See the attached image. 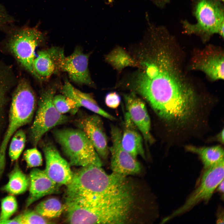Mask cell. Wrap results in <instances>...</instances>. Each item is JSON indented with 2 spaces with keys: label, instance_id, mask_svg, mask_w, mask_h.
<instances>
[{
  "label": "cell",
  "instance_id": "7a4b0ae2",
  "mask_svg": "<svg viewBox=\"0 0 224 224\" xmlns=\"http://www.w3.org/2000/svg\"><path fill=\"white\" fill-rule=\"evenodd\" d=\"M101 167H82L73 173L71 181L66 185L64 196L111 200L130 194L133 188L126 176L113 172L108 174Z\"/></svg>",
  "mask_w": 224,
  "mask_h": 224
},
{
  "label": "cell",
  "instance_id": "30bf717a",
  "mask_svg": "<svg viewBox=\"0 0 224 224\" xmlns=\"http://www.w3.org/2000/svg\"><path fill=\"white\" fill-rule=\"evenodd\" d=\"M110 134L112 145L109 150L111 155L110 168L112 172L125 176L139 174L141 170V165L137 159L123 148L120 130L112 125Z\"/></svg>",
  "mask_w": 224,
  "mask_h": 224
},
{
  "label": "cell",
  "instance_id": "d6986e66",
  "mask_svg": "<svg viewBox=\"0 0 224 224\" xmlns=\"http://www.w3.org/2000/svg\"><path fill=\"white\" fill-rule=\"evenodd\" d=\"M63 95L73 100L80 107H83L101 116L111 120L116 118L102 109L89 94L75 88L66 80L61 89Z\"/></svg>",
  "mask_w": 224,
  "mask_h": 224
},
{
  "label": "cell",
  "instance_id": "f1b7e54d",
  "mask_svg": "<svg viewBox=\"0 0 224 224\" xmlns=\"http://www.w3.org/2000/svg\"><path fill=\"white\" fill-rule=\"evenodd\" d=\"M121 98L117 92H110L108 93L105 98V103L107 106L113 109L118 108L120 103Z\"/></svg>",
  "mask_w": 224,
  "mask_h": 224
},
{
  "label": "cell",
  "instance_id": "e0dca14e",
  "mask_svg": "<svg viewBox=\"0 0 224 224\" xmlns=\"http://www.w3.org/2000/svg\"><path fill=\"white\" fill-rule=\"evenodd\" d=\"M123 127L121 137V144L123 149L135 158L140 156L145 159L143 137L127 112L124 117Z\"/></svg>",
  "mask_w": 224,
  "mask_h": 224
},
{
  "label": "cell",
  "instance_id": "ffe728a7",
  "mask_svg": "<svg viewBox=\"0 0 224 224\" xmlns=\"http://www.w3.org/2000/svg\"><path fill=\"white\" fill-rule=\"evenodd\" d=\"M186 149L198 154L206 169L224 160V150L220 146L200 147L189 146Z\"/></svg>",
  "mask_w": 224,
  "mask_h": 224
},
{
  "label": "cell",
  "instance_id": "8fae6325",
  "mask_svg": "<svg viewBox=\"0 0 224 224\" xmlns=\"http://www.w3.org/2000/svg\"><path fill=\"white\" fill-rule=\"evenodd\" d=\"M88 56L80 47L76 48L73 53L66 57L61 49L58 61L59 71L67 72L70 79L80 84L93 86L88 68Z\"/></svg>",
  "mask_w": 224,
  "mask_h": 224
},
{
  "label": "cell",
  "instance_id": "44dd1931",
  "mask_svg": "<svg viewBox=\"0 0 224 224\" xmlns=\"http://www.w3.org/2000/svg\"><path fill=\"white\" fill-rule=\"evenodd\" d=\"M9 177L8 183L2 189L11 194H21L27 190L30 185V178L22 171L18 164H16Z\"/></svg>",
  "mask_w": 224,
  "mask_h": 224
},
{
  "label": "cell",
  "instance_id": "2e32d148",
  "mask_svg": "<svg viewBox=\"0 0 224 224\" xmlns=\"http://www.w3.org/2000/svg\"><path fill=\"white\" fill-rule=\"evenodd\" d=\"M30 180L29 194L26 203V208L44 196L59 192L60 185L51 180L44 170L37 168L32 170Z\"/></svg>",
  "mask_w": 224,
  "mask_h": 224
},
{
  "label": "cell",
  "instance_id": "484cf974",
  "mask_svg": "<svg viewBox=\"0 0 224 224\" xmlns=\"http://www.w3.org/2000/svg\"><path fill=\"white\" fill-rule=\"evenodd\" d=\"M53 103L57 111L63 114L68 112L74 114L80 107L73 100L64 95H55Z\"/></svg>",
  "mask_w": 224,
  "mask_h": 224
},
{
  "label": "cell",
  "instance_id": "d6a6232c",
  "mask_svg": "<svg viewBox=\"0 0 224 224\" xmlns=\"http://www.w3.org/2000/svg\"><path fill=\"white\" fill-rule=\"evenodd\" d=\"M218 191L223 195L224 193V180L218 185L217 187Z\"/></svg>",
  "mask_w": 224,
  "mask_h": 224
},
{
  "label": "cell",
  "instance_id": "836d02e7",
  "mask_svg": "<svg viewBox=\"0 0 224 224\" xmlns=\"http://www.w3.org/2000/svg\"><path fill=\"white\" fill-rule=\"evenodd\" d=\"M222 0V1H223V0Z\"/></svg>",
  "mask_w": 224,
  "mask_h": 224
},
{
  "label": "cell",
  "instance_id": "6da1fadb",
  "mask_svg": "<svg viewBox=\"0 0 224 224\" xmlns=\"http://www.w3.org/2000/svg\"><path fill=\"white\" fill-rule=\"evenodd\" d=\"M166 46L155 49L140 61L134 90L167 122L182 123L194 113L197 99Z\"/></svg>",
  "mask_w": 224,
  "mask_h": 224
},
{
  "label": "cell",
  "instance_id": "7c38bea8",
  "mask_svg": "<svg viewBox=\"0 0 224 224\" xmlns=\"http://www.w3.org/2000/svg\"><path fill=\"white\" fill-rule=\"evenodd\" d=\"M46 161L44 170L48 177L59 185H67L73 174L70 165L63 158L54 145L49 142L42 144Z\"/></svg>",
  "mask_w": 224,
  "mask_h": 224
},
{
  "label": "cell",
  "instance_id": "5b68a950",
  "mask_svg": "<svg viewBox=\"0 0 224 224\" xmlns=\"http://www.w3.org/2000/svg\"><path fill=\"white\" fill-rule=\"evenodd\" d=\"M56 140L68 158L70 165L100 166L102 163L93 145L80 129L64 128L53 132Z\"/></svg>",
  "mask_w": 224,
  "mask_h": 224
},
{
  "label": "cell",
  "instance_id": "ac0fdd59",
  "mask_svg": "<svg viewBox=\"0 0 224 224\" xmlns=\"http://www.w3.org/2000/svg\"><path fill=\"white\" fill-rule=\"evenodd\" d=\"M61 49L54 47L38 52L37 57L34 58L32 64L36 78L46 80L59 71L58 61Z\"/></svg>",
  "mask_w": 224,
  "mask_h": 224
},
{
  "label": "cell",
  "instance_id": "4fadbf2b",
  "mask_svg": "<svg viewBox=\"0 0 224 224\" xmlns=\"http://www.w3.org/2000/svg\"><path fill=\"white\" fill-rule=\"evenodd\" d=\"M77 125L91 142L99 156L106 159L109 147L103 123L99 115L95 114L82 117L77 120Z\"/></svg>",
  "mask_w": 224,
  "mask_h": 224
},
{
  "label": "cell",
  "instance_id": "603a6c76",
  "mask_svg": "<svg viewBox=\"0 0 224 224\" xmlns=\"http://www.w3.org/2000/svg\"><path fill=\"white\" fill-rule=\"evenodd\" d=\"M52 222L35 211L28 210L12 219L0 222V224H49Z\"/></svg>",
  "mask_w": 224,
  "mask_h": 224
},
{
  "label": "cell",
  "instance_id": "3957f363",
  "mask_svg": "<svg viewBox=\"0 0 224 224\" xmlns=\"http://www.w3.org/2000/svg\"><path fill=\"white\" fill-rule=\"evenodd\" d=\"M66 222L72 224H122L126 212L99 201L78 196H65Z\"/></svg>",
  "mask_w": 224,
  "mask_h": 224
},
{
  "label": "cell",
  "instance_id": "1f68e13d",
  "mask_svg": "<svg viewBox=\"0 0 224 224\" xmlns=\"http://www.w3.org/2000/svg\"><path fill=\"white\" fill-rule=\"evenodd\" d=\"M217 139L219 142L223 143L224 142V130L223 129L218 134Z\"/></svg>",
  "mask_w": 224,
  "mask_h": 224
},
{
  "label": "cell",
  "instance_id": "4316f807",
  "mask_svg": "<svg viewBox=\"0 0 224 224\" xmlns=\"http://www.w3.org/2000/svg\"><path fill=\"white\" fill-rule=\"evenodd\" d=\"M18 207L17 201L12 195L8 196L1 201L0 222L8 220L16 211Z\"/></svg>",
  "mask_w": 224,
  "mask_h": 224
},
{
  "label": "cell",
  "instance_id": "52a82bcc",
  "mask_svg": "<svg viewBox=\"0 0 224 224\" xmlns=\"http://www.w3.org/2000/svg\"><path fill=\"white\" fill-rule=\"evenodd\" d=\"M43 39L42 33L37 29L24 27L15 32L8 43L10 51L17 61L35 77L32 65L35 51Z\"/></svg>",
  "mask_w": 224,
  "mask_h": 224
},
{
  "label": "cell",
  "instance_id": "f546056e",
  "mask_svg": "<svg viewBox=\"0 0 224 224\" xmlns=\"http://www.w3.org/2000/svg\"><path fill=\"white\" fill-rule=\"evenodd\" d=\"M5 105L4 102L0 98V134L5 122Z\"/></svg>",
  "mask_w": 224,
  "mask_h": 224
},
{
  "label": "cell",
  "instance_id": "cb8c5ba5",
  "mask_svg": "<svg viewBox=\"0 0 224 224\" xmlns=\"http://www.w3.org/2000/svg\"><path fill=\"white\" fill-rule=\"evenodd\" d=\"M107 60L118 70H120L126 66L138 65L124 50L119 48L115 49L107 58Z\"/></svg>",
  "mask_w": 224,
  "mask_h": 224
},
{
  "label": "cell",
  "instance_id": "d4e9b609",
  "mask_svg": "<svg viewBox=\"0 0 224 224\" xmlns=\"http://www.w3.org/2000/svg\"><path fill=\"white\" fill-rule=\"evenodd\" d=\"M9 149V155L12 161L16 160L23 150L25 145L26 136L21 129L17 130L13 134Z\"/></svg>",
  "mask_w": 224,
  "mask_h": 224
},
{
  "label": "cell",
  "instance_id": "8992f818",
  "mask_svg": "<svg viewBox=\"0 0 224 224\" xmlns=\"http://www.w3.org/2000/svg\"><path fill=\"white\" fill-rule=\"evenodd\" d=\"M56 90L55 85L51 86L40 94L37 110L29 131L30 140L34 147H36L46 132L68 119V117L59 113L54 105L53 99Z\"/></svg>",
  "mask_w": 224,
  "mask_h": 224
},
{
  "label": "cell",
  "instance_id": "9c48e42d",
  "mask_svg": "<svg viewBox=\"0 0 224 224\" xmlns=\"http://www.w3.org/2000/svg\"><path fill=\"white\" fill-rule=\"evenodd\" d=\"M224 160L207 169L203 174L199 186L192 193L184 204L165 218L163 222L189 210L201 201L207 202L215 190L224 180Z\"/></svg>",
  "mask_w": 224,
  "mask_h": 224
},
{
  "label": "cell",
  "instance_id": "277c9868",
  "mask_svg": "<svg viewBox=\"0 0 224 224\" xmlns=\"http://www.w3.org/2000/svg\"><path fill=\"white\" fill-rule=\"evenodd\" d=\"M36 105L35 96L29 83L26 80H21L12 95L8 124L0 146V172L4 169L6 151L10 140L20 127L31 121Z\"/></svg>",
  "mask_w": 224,
  "mask_h": 224
},
{
  "label": "cell",
  "instance_id": "7402d4cb",
  "mask_svg": "<svg viewBox=\"0 0 224 224\" xmlns=\"http://www.w3.org/2000/svg\"><path fill=\"white\" fill-rule=\"evenodd\" d=\"M65 206L58 198L50 197L40 203L35 208V211L46 218L59 217L65 210Z\"/></svg>",
  "mask_w": 224,
  "mask_h": 224
},
{
  "label": "cell",
  "instance_id": "9a60e30c",
  "mask_svg": "<svg viewBox=\"0 0 224 224\" xmlns=\"http://www.w3.org/2000/svg\"><path fill=\"white\" fill-rule=\"evenodd\" d=\"M192 66L212 80L224 79V55L221 52L209 49L204 50L195 57Z\"/></svg>",
  "mask_w": 224,
  "mask_h": 224
},
{
  "label": "cell",
  "instance_id": "ba28073f",
  "mask_svg": "<svg viewBox=\"0 0 224 224\" xmlns=\"http://www.w3.org/2000/svg\"><path fill=\"white\" fill-rule=\"evenodd\" d=\"M195 15L197 23L186 24L189 32L217 33L223 37L224 12L219 3L214 0H201L197 5Z\"/></svg>",
  "mask_w": 224,
  "mask_h": 224
},
{
  "label": "cell",
  "instance_id": "83f0119b",
  "mask_svg": "<svg viewBox=\"0 0 224 224\" xmlns=\"http://www.w3.org/2000/svg\"><path fill=\"white\" fill-rule=\"evenodd\" d=\"M23 157L28 167H35L42 165L41 154L35 147L26 150L23 153Z\"/></svg>",
  "mask_w": 224,
  "mask_h": 224
},
{
  "label": "cell",
  "instance_id": "4dcf8cb0",
  "mask_svg": "<svg viewBox=\"0 0 224 224\" xmlns=\"http://www.w3.org/2000/svg\"><path fill=\"white\" fill-rule=\"evenodd\" d=\"M2 8L0 6V25L6 22L8 17Z\"/></svg>",
  "mask_w": 224,
  "mask_h": 224
},
{
  "label": "cell",
  "instance_id": "5bb4252c",
  "mask_svg": "<svg viewBox=\"0 0 224 224\" xmlns=\"http://www.w3.org/2000/svg\"><path fill=\"white\" fill-rule=\"evenodd\" d=\"M127 112L138 128L145 142L154 141L151 133V120L145 102L135 92L124 95Z\"/></svg>",
  "mask_w": 224,
  "mask_h": 224
}]
</instances>
